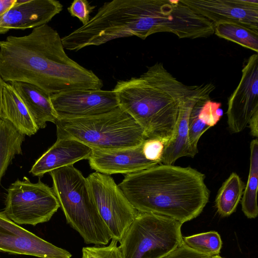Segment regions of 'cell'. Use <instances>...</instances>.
<instances>
[{"mask_svg":"<svg viewBox=\"0 0 258 258\" xmlns=\"http://www.w3.org/2000/svg\"><path fill=\"white\" fill-rule=\"evenodd\" d=\"M0 75L5 82L34 85L51 95L74 89H101L103 81L66 53L57 31L47 24L28 35L0 41Z\"/></svg>","mask_w":258,"mask_h":258,"instance_id":"6da1fadb","label":"cell"},{"mask_svg":"<svg viewBox=\"0 0 258 258\" xmlns=\"http://www.w3.org/2000/svg\"><path fill=\"white\" fill-rule=\"evenodd\" d=\"M205 175L190 167L158 164L126 174L118 185L139 212L183 224L198 217L209 200Z\"/></svg>","mask_w":258,"mask_h":258,"instance_id":"7a4b0ae2","label":"cell"},{"mask_svg":"<svg viewBox=\"0 0 258 258\" xmlns=\"http://www.w3.org/2000/svg\"><path fill=\"white\" fill-rule=\"evenodd\" d=\"M198 87L178 81L157 62L139 77L117 81L112 90L119 106L143 128L147 139L165 145L173 135L180 102Z\"/></svg>","mask_w":258,"mask_h":258,"instance_id":"3957f363","label":"cell"},{"mask_svg":"<svg viewBox=\"0 0 258 258\" xmlns=\"http://www.w3.org/2000/svg\"><path fill=\"white\" fill-rule=\"evenodd\" d=\"M49 173L52 189L68 223L85 243L107 245L112 237L98 211L87 178L73 165Z\"/></svg>","mask_w":258,"mask_h":258,"instance_id":"277c9868","label":"cell"},{"mask_svg":"<svg viewBox=\"0 0 258 258\" xmlns=\"http://www.w3.org/2000/svg\"><path fill=\"white\" fill-rule=\"evenodd\" d=\"M55 124L57 138L76 140L92 149L133 148L147 139L143 128L120 106L96 116L57 119Z\"/></svg>","mask_w":258,"mask_h":258,"instance_id":"5b68a950","label":"cell"},{"mask_svg":"<svg viewBox=\"0 0 258 258\" xmlns=\"http://www.w3.org/2000/svg\"><path fill=\"white\" fill-rule=\"evenodd\" d=\"M182 223L171 218L138 212L119 242L123 258H161L182 242Z\"/></svg>","mask_w":258,"mask_h":258,"instance_id":"8992f818","label":"cell"},{"mask_svg":"<svg viewBox=\"0 0 258 258\" xmlns=\"http://www.w3.org/2000/svg\"><path fill=\"white\" fill-rule=\"evenodd\" d=\"M59 207L52 188L24 177L9 187L2 212L18 225L36 226L49 221Z\"/></svg>","mask_w":258,"mask_h":258,"instance_id":"52a82bcc","label":"cell"},{"mask_svg":"<svg viewBox=\"0 0 258 258\" xmlns=\"http://www.w3.org/2000/svg\"><path fill=\"white\" fill-rule=\"evenodd\" d=\"M87 179L94 201L112 239L119 242L138 211L110 175L95 171Z\"/></svg>","mask_w":258,"mask_h":258,"instance_id":"ba28073f","label":"cell"},{"mask_svg":"<svg viewBox=\"0 0 258 258\" xmlns=\"http://www.w3.org/2000/svg\"><path fill=\"white\" fill-rule=\"evenodd\" d=\"M50 100L57 119L96 116L119 106L113 90H69L51 95Z\"/></svg>","mask_w":258,"mask_h":258,"instance_id":"9c48e42d","label":"cell"},{"mask_svg":"<svg viewBox=\"0 0 258 258\" xmlns=\"http://www.w3.org/2000/svg\"><path fill=\"white\" fill-rule=\"evenodd\" d=\"M258 111V54L250 56L242 70L239 84L230 96L226 112L232 133L243 131Z\"/></svg>","mask_w":258,"mask_h":258,"instance_id":"30bf717a","label":"cell"},{"mask_svg":"<svg viewBox=\"0 0 258 258\" xmlns=\"http://www.w3.org/2000/svg\"><path fill=\"white\" fill-rule=\"evenodd\" d=\"M0 252L39 258H72L57 247L22 228L0 212Z\"/></svg>","mask_w":258,"mask_h":258,"instance_id":"8fae6325","label":"cell"},{"mask_svg":"<svg viewBox=\"0 0 258 258\" xmlns=\"http://www.w3.org/2000/svg\"><path fill=\"white\" fill-rule=\"evenodd\" d=\"M62 10L63 5L56 0H16L0 15V34L47 24Z\"/></svg>","mask_w":258,"mask_h":258,"instance_id":"7c38bea8","label":"cell"},{"mask_svg":"<svg viewBox=\"0 0 258 258\" xmlns=\"http://www.w3.org/2000/svg\"><path fill=\"white\" fill-rule=\"evenodd\" d=\"M215 24H240L258 31V0H181Z\"/></svg>","mask_w":258,"mask_h":258,"instance_id":"4fadbf2b","label":"cell"},{"mask_svg":"<svg viewBox=\"0 0 258 258\" xmlns=\"http://www.w3.org/2000/svg\"><path fill=\"white\" fill-rule=\"evenodd\" d=\"M142 148L143 144L133 148L115 150L92 149L88 159L89 164L91 169L107 175L128 174L160 164L147 159Z\"/></svg>","mask_w":258,"mask_h":258,"instance_id":"5bb4252c","label":"cell"},{"mask_svg":"<svg viewBox=\"0 0 258 258\" xmlns=\"http://www.w3.org/2000/svg\"><path fill=\"white\" fill-rule=\"evenodd\" d=\"M214 89L215 86L212 83L198 85L195 91L181 101L173 135L164 146L160 164L173 165L181 157H194L188 140L190 114L196 102L204 95L211 93Z\"/></svg>","mask_w":258,"mask_h":258,"instance_id":"9a60e30c","label":"cell"},{"mask_svg":"<svg viewBox=\"0 0 258 258\" xmlns=\"http://www.w3.org/2000/svg\"><path fill=\"white\" fill-rule=\"evenodd\" d=\"M92 149L74 139L57 138L55 143L34 163L29 172L42 177L44 174L90 157Z\"/></svg>","mask_w":258,"mask_h":258,"instance_id":"2e32d148","label":"cell"},{"mask_svg":"<svg viewBox=\"0 0 258 258\" xmlns=\"http://www.w3.org/2000/svg\"><path fill=\"white\" fill-rule=\"evenodd\" d=\"M10 83L24 104L38 130L45 128L47 122L55 123L57 118L50 102V95L30 83Z\"/></svg>","mask_w":258,"mask_h":258,"instance_id":"e0dca14e","label":"cell"},{"mask_svg":"<svg viewBox=\"0 0 258 258\" xmlns=\"http://www.w3.org/2000/svg\"><path fill=\"white\" fill-rule=\"evenodd\" d=\"M1 118L9 121L25 136H31L38 130L24 104L10 83H6L3 89Z\"/></svg>","mask_w":258,"mask_h":258,"instance_id":"ac0fdd59","label":"cell"},{"mask_svg":"<svg viewBox=\"0 0 258 258\" xmlns=\"http://www.w3.org/2000/svg\"><path fill=\"white\" fill-rule=\"evenodd\" d=\"M25 136L9 121L1 119L0 182L15 156L22 154L21 146Z\"/></svg>","mask_w":258,"mask_h":258,"instance_id":"d6986e66","label":"cell"},{"mask_svg":"<svg viewBox=\"0 0 258 258\" xmlns=\"http://www.w3.org/2000/svg\"><path fill=\"white\" fill-rule=\"evenodd\" d=\"M250 156L248 177L242 195V211L250 219L255 218L258 215L257 192L258 187V140L251 141Z\"/></svg>","mask_w":258,"mask_h":258,"instance_id":"ffe728a7","label":"cell"},{"mask_svg":"<svg viewBox=\"0 0 258 258\" xmlns=\"http://www.w3.org/2000/svg\"><path fill=\"white\" fill-rule=\"evenodd\" d=\"M245 186L244 183L235 172H232L223 183L215 200L217 212L221 216H229L235 211Z\"/></svg>","mask_w":258,"mask_h":258,"instance_id":"44dd1931","label":"cell"},{"mask_svg":"<svg viewBox=\"0 0 258 258\" xmlns=\"http://www.w3.org/2000/svg\"><path fill=\"white\" fill-rule=\"evenodd\" d=\"M218 37L235 42L258 52V31L232 22L221 21L214 24Z\"/></svg>","mask_w":258,"mask_h":258,"instance_id":"7402d4cb","label":"cell"},{"mask_svg":"<svg viewBox=\"0 0 258 258\" xmlns=\"http://www.w3.org/2000/svg\"><path fill=\"white\" fill-rule=\"evenodd\" d=\"M182 240L191 249L210 256L219 255L222 245L220 235L215 231L183 237Z\"/></svg>","mask_w":258,"mask_h":258,"instance_id":"603a6c76","label":"cell"},{"mask_svg":"<svg viewBox=\"0 0 258 258\" xmlns=\"http://www.w3.org/2000/svg\"><path fill=\"white\" fill-rule=\"evenodd\" d=\"M211 93L202 97L195 104L191 111L188 120V140L191 152L195 157L198 152V143L201 137L210 127L199 117L200 110L204 103L210 98Z\"/></svg>","mask_w":258,"mask_h":258,"instance_id":"cb8c5ba5","label":"cell"},{"mask_svg":"<svg viewBox=\"0 0 258 258\" xmlns=\"http://www.w3.org/2000/svg\"><path fill=\"white\" fill-rule=\"evenodd\" d=\"M118 242L111 239L108 245L84 247L82 258H123Z\"/></svg>","mask_w":258,"mask_h":258,"instance_id":"d4e9b609","label":"cell"},{"mask_svg":"<svg viewBox=\"0 0 258 258\" xmlns=\"http://www.w3.org/2000/svg\"><path fill=\"white\" fill-rule=\"evenodd\" d=\"M221 103L213 101L210 99L206 100L202 106L199 113V118L207 126H214L223 115V110L220 108Z\"/></svg>","mask_w":258,"mask_h":258,"instance_id":"484cf974","label":"cell"},{"mask_svg":"<svg viewBox=\"0 0 258 258\" xmlns=\"http://www.w3.org/2000/svg\"><path fill=\"white\" fill-rule=\"evenodd\" d=\"M95 8L87 0H75L68 8V11L71 16L77 18L84 25L89 21L90 14Z\"/></svg>","mask_w":258,"mask_h":258,"instance_id":"4316f807","label":"cell"},{"mask_svg":"<svg viewBox=\"0 0 258 258\" xmlns=\"http://www.w3.org/2000/svg\"><path fill=\"white\" fill-rule=\"evenodd\" d=\"M165 144L158 139H147L143 143V153L145 158L161 163Z\"/></svg>","mask_w":258,"mask_h":258,"instance_id":"83f0119b","label":"cell"},{"mask_svg":"<svg viewBox=\"0 0 258 258\" xmlns=\"http://www.w3.org/2000/svg\"><path fill=\"white\" fill-rule=\"evenodd\" d=\"M212 256L197 251L182 242L161 258H211Z\"/></svg>","mask_w":258,"mask_h":258,"instance_id":"f1b7e54d","label":"cell"},{"mask_svg":"<svg viewBox=\"0 0 258 258\" xmlns=\"http://www.w3.org/2000/svg\"><path fill=\"white\" fill-rule=\"evenodd\" d=\"M248 124L251 135L257 138L258 136V111L252 116Z\"/></svg>","mask_w":258,"mask_h":258,"instance_id":"f546056e","label":"cell"},{"mask_svg":"<svg viewBox=\"0 0 258 258\" xmlns=\"http://www.w3.org/2000/svg\"><path fill=\"white\" fill-rule=\"evenodd\" d=\"M15 2L16 0H0V15L9 9Z\"/></svg>","mask_w":258,"mask_h":258,"instance_id":"4dcf8cb0","label":"cell"},{"mask_svg":"<svg viewBox=\"0 0 258 258\" xmlns=\"http://www.w3.org/2000/svg\"><path fill=\"white\" fill-rule=\"evenodd\" d=\"M6 83V82L4 81L0 75V120L1 119L2 92L3 88Z\"/></svg>","mask_w":258,"mask_h":258,"instance_id":"1f68e13d","label":"cell"},{"mask_svg":"<svg viewBox=\"0 0 258 258\" xmlns=\"http://www.w3.org/2000/svg\"><path fill=\"white\" fill-rule=\"evenodd\" d=\"M211 258H223V257H222L221 256H219V255H216L212 256Z\"/></svg>","mask_w":258,"mask_h":258,"instance_id":"d6a6232c","label":"cell"}]
</instances>
